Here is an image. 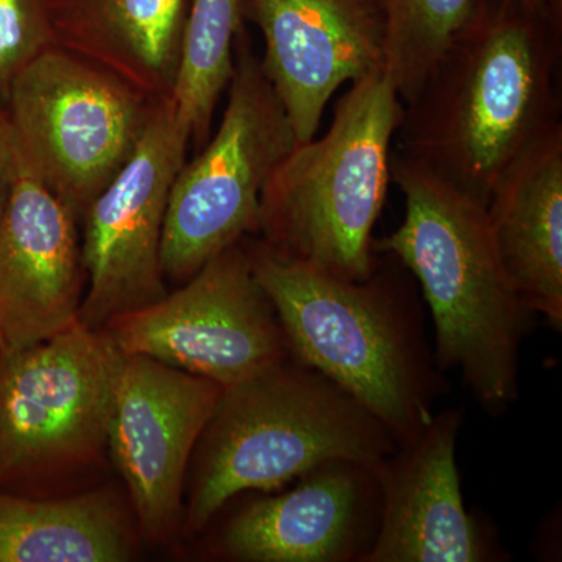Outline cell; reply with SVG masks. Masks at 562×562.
<instances>
[{
	"mask_svg": "<svg viewBox=\"0 0 562 562\" xmlns=\"http://www.w3.org/2000/svg\"><path fill=\"white\" fill-rule=\"evenodd\" d=\"M224 387L144 357L122 361L109 453L121 473L140 531L168 541L183 522L184 479Z\"/></svg>",
	"mask_w": 562,
	"mask_h": 562,
	"instance_id": "cell-11",
	"label": "cell"
},
{
	"mask_svg": "<svg viewBox=\"0 0 562 562\" xmlns=\"http://www.w3.org/2000/svg\"><path fill=\"white\" fill-rule=\"evenodd\" d=\"M503 268L522 301L562 330V124L524 151L486 205Z\"/></svg>",
	"mask_w": 562,
	"mask_h": 562,
	"instance_id": "cell-16",
	"label": "cell"
},
{
	"mask_svg": "<svg viewBox=\"0 0 562 562\" xmlns=\"http://www.w3.org/2000/svg\"><path fill=\"white\" fill-rule=\"evenodd\" d=\"M133 550L113 492L40 498L0 491V562H122Z\"/></svg>",
	"mask_w": 562,
	"mask_h": 562,
	"instance_id": "cell-18",
	"label": "cell"
},
{
	"mask_svg": "<svg viewBox=\"0 0 562 562\" xmlns=\"http://www.w3.org/2000/svg\"><path fill=\"white\" fill-rule=\"evenodd\" d=\"M391 180L405 216L373 250L394 255L416 280L439 371L460 372L484 412L501 416L519 397L520 349L538 314L503 268L484 203L397 151Z\"/></svg>",
	"mask_w": 562,
	"mask_h": 562,
	"instance_id": "cell-3",
	"label": "cell"
},
{
	"mask_svg": "<svg viewBox=\"0 0 562 562\" xmlns=\"http://www.w3.org/2000/svg\"><path fill=\"white\" fill-rule=\"evenodd\" d=\"M18 144L5 103L0 101V222L9 206L16 173Z\"/></svg>",
	"mask_w": 562,
	"mask_h": 562,
	"instance_id": "cell-22",
	"label": "cell"
},
{
	"mask_svg": "<svg viewBox=\"0 0 562 562\" xmlns=\"http://www.w3.org/2000/svg\"><path fill=\"white\" fill-rule=\"evenodd\" d=\"M380 516L375 468L328 461L297 479L292 490L239 509L214 549L241 562H364Z\"/></svg>",
	"mask_w": 562,
	"mask_h": 562,
	"instance_id": "cell-14",
	"label": "cell"
},
{
	"mask_svg": "<svg viewBox=\"0 0 562 562\" xmlns=\"http://www.w3.org/2000/svg\"><path fill=\"white\" fill-rule=\"evenodd\" d=\"M192 143L171 95L160 99L138 146L85 214L81 260L88 290L79 322L103 330L114 317L168 294L161 239L173 180Z\"/></svg>",
	"mask_w": 562,
	"mask_h": 562,
	"instance_id": "cell-10",
	"label": "cell"
},
{
	"mask_svg": "<svg viewBox=\"0 0 562 562\" xmlns=\"http://www.w3.org/2000/svg\"><path fill=\"white\" fill-rule=\"evenodd\" d=\"M85 283L79 221L18 149L0 222V351L24 349L72 327Z\"/></svg>",
	"mask_w": 562,
	"mask_h": 562,
	"instance_id": "cell-15",
	"label": "cell"
},
{
	"mask_svg": "<svg viewBox=\"0 0 562 562\" xmlns=\"http://www.w3.org/2000/svg\"><path fill=\"white\" fill-rule=\"evenodd\" d=\"M403 102L386 74L353 81L330 128L299 144L261 194L260 241L273 254L342 280L371 276L373 228L391 181Z\"/></svg>",
	"mask_w": 562,
	"mask_h": 562,
	"instance_id": "cell-5",
	"label": "cell"
},
{
	"mask_svg": "<svg viewBox=\"0 0 562 562\" xmlns=\"http://www.w3.org/2000/svg\"><path fill=\"white\" fill-rule=\"evenodd\" d=\"M292 357L349 392L397 439L412 441L446 394L427 335L419 286L394 255L371 276L342 280L244 239Z\"/></svg>",
	"mask_w": 562,
	"mask_h": 562,
	"instance_id": "cell-2",
	"label": "cell"
},
{
	"mask_svg": "<svg viewBox=\"0 0 562 562\" xmlns=\"http://www.w3.org/2000/svg\"><path fill=\"white\" fill-rule=\"evenodd\" d=\"M124 353L76 322L0 351V491L32 495L103 464Z\"/></svg>",
	"mask_w": 562,
	"mask_h": 562,
	"instance_id": "cell-6",
	"label": "cell"
},
{
	"mask_svg": "<svg viewBox=\"0 0 562 562\" xmlns=\"http://www.w3.org/2000/svg\"><path fill=\"white\" fill-rule=\"evenodd\" d=\"M191 0H46L55 44L155 99L172 95Z\"/></svg>",
	"mask_w": 562,
	"mask_h": 562,
	"instance_id": "cell-17",
	"label": "cell"
},
{
	"mask_svg": "<svg viewBox=\"0 0 562 562\" xmlns=\"http://www.w3.org/2000/svg\"><path fill=\"white\" fill-rule=\"evenodd\" d=\"M473 2L475 0H384V74L403 103L413 98L454 33L468 20ZM522 2L562 11V0Z\"/></svg>",
	"mask_w": 562,
	"mask_h": 562,
	"instance_id": "cell-20",
	"label": "cell"
},
{
	"mask_svg": "<svg viewBox=\"0 0 562 562\" xmlns=\"http://www.w3.org/2000/svg\"><path fill=\"white\" fill-rule=\"evenodd\" d=\"M397 447L349 392L290 353L222 391L195 446L184 531L205 530L246 492L281 490L328 461L375 468Z\"/></svg>",
	"mask_w": 562,
	"mask_h": 562,
	"instance_id": "cell-4",
	"label": "cell"
},
{
	"mask_svg": "<svg viewBox=\"0 0 562 562\" xmlns=\"http://www.w3.org/2000/svg\"><path fill=\"white\" fill-rule=\"evenodd\" d=\"M125 355H144L233 386L290 355L279 316L244 239L179 290L103 327Z\"/></svg>",
	"mask_w": 562,
	"mask_h": 562,
	"instance_id": "cell-9",
	"label": "cell"
},
{
	"mask_svg": "<svg viewBox=\"0 0 562 562\" xmlns=\"http://www.w3.org/2000/svg\"><path fill=\"white\" fill-rule=\"evenodd\" d=\"M227 91L213 138L173 180L161 239L162 276L172 283H184L222 251L260 233L262 190L299 146L246 27L236 38Z\"/></svg>",
	"mask_w": 562,
	"mask_h": 562,
	"instance_id": "cell-7",
	"label": "cell"
},
{
	"mask_svg": "<svg viewBox=\"0 0 562 562\" xmlns=\"http://www.w3.org/2000/svg\"><path fill=\"white\" fill-rule=\"evenodd\" d=\"M241 13L261 33L262 72L299 144L316 138L344 83L384 70V0H241Z\"/></svg>",
	"mask_w": 562,
	"mask_h": 562,
	"instance_id": "cell-12",
	"label": "cell"
},
{
	"mask_svg": "<svg viewBox=\"0 0 562 562\" xmlns=\"http://www.w3.org/2000/svg\"><path fill=\"white\" fill-rule=\"evenodd\" d=\"M54 46L46 0H0V101L25 66Z\"/></svg>",
	"mask_w": 562,
	"mask_h": 562,
	"instance_id": "cell-21",
	"label": "cell"
},
{
	"mask_svg": "<svg viewBox=\"0 0 562 562\" xmlns=\"http://www.w3.org/2000/svg\"><path fill=\"white\" fill-rule=\"evenodd\" d=\"M461 409L430 424L375 465L382 492L379 532L364 562H495L508 554L462 498L457 441Z\"/></svg>",
	"mask_w": 562,
	"mask_h": 562,
	"instance_id": "cell-13",
	"label": "cell"
},
{
	"mask_svg": "<svg viewBox=\"0 0 562 562\" xmlns=\"http://www.w3.org/2000/svg\"><path fill=\"white\" fill-rule=\"evenodd\" d=\"M562 11L475 0L408 102L397 154L487 205L503 172L561 120Z\"/></svg>",
	"mask_w": 562,
	"mask_h": 562,
	"instance_id": "cell-1",
	"label": "cell"
},
{
	"mask_svg": "<svg viewBox=\"0 0 562 562\" xmlns=\"http://www.w3.org/2000/svg\"><path fill=\"white\" fill-rule=\"evenodd\" d=\"M158 101L54 46L13 80L5 106L29 169L80 224L132 157Z\"/></svg>",
	"mask_w": 562,
	"mask_h": 562,
	"instance_id": "cell-8",
	"label": "cell"
},
{
	"mask_svg": "<svg viewBox=\"0 0 562 562\" xmlns=\"http://www.w3.org/2000/svg\"><path fill=\"white\" fill-rule=\"evenodd\" d=\"M243 27L241 0H191L171 98L199 147L210 139L214 111L231 83Z\"/></svg>",
	"mask_w": 562,
	"mask_h": 562,
	"instance_id": "cell-19",
	"label": "cell"
}]
</instances>
